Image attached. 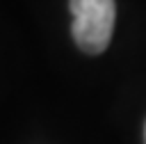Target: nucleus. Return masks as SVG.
<instances>
[{
	"label": "nucleus",
	"mask_w": 146,
	"mask_h": 144,
	"mask_svg": "<svg viewBox=\"0 0 146 144\" xmlns=\"http://www.w3.org/2000/svg\"><path fill=\"white\" fill-rule=\"evenodd\" d=\"M73 14V39L75 43L89 53L98 55L110 46L116 5L114 0H68Z\"/></svg>",
	"instance_id": "nucleus-1"
},
{
	"label": "nucleus",
	"mask_w": 146,
	"mask_h": 144,
	"mask_svg": "<svg viewBox=\"0 0 146 144\" xmlns=\"http://www.w3.org/2000/svg\"><path fill=\"white\" fill-rule=\"evenodd\" d=\"M144 139H146V128H144Z\"/></svg>",
	"instance_id": "nucleus-2"
}]
</instances>
